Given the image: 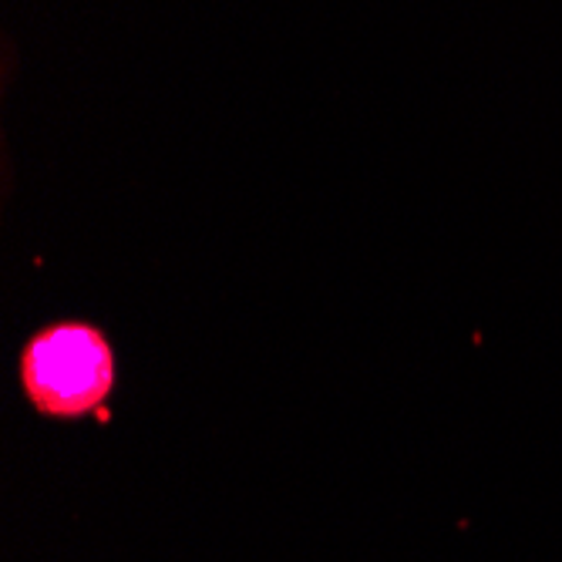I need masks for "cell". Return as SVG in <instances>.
<instances>
[{"label": "cell", "instance_id": "cell-1", "mask_svg": "<svg viewBox=\"0 0 562 562\" xmlns=\"http://www.w3.org/2000/svg\"><path fill=\"white\" fill-rule=\"evenodd\" d=\"M21 384L47 418L98 412L115 384V353L91 324H55L31 337L21 353Z\"/></svg>", "mask_w": 562, "mask_h": 562}]
</instances>
